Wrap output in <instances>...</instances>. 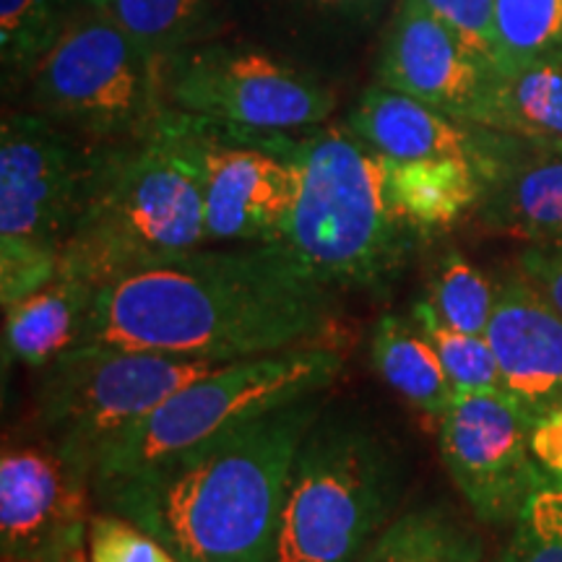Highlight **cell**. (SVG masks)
Returning a JSON list of instances; mask_svg holds the SVG:
<instances>
[{"instance_id":"obj_1","label":"cell","mask_w":562,"mask_h":562,"mask_svg":"<svg viewBox=\"0 0 562 562\" xmlns=\"http://www.w3.org/2000/svg\"><path fill=\"white\" fill-rule=\"evenodd\" d=\"M331 292L279 243L199 248L97 290L79 347L220 362L315 347Z\"/></svg>"},{"instance_id":"obj_20","label":"cell","mask_w":562,"mask_h":562,"mask_svg":"<svg viewBox=\"0 0 562 562\" xmlns=\"http://www.w3.org/2000/svg\"><path fill=\"white\" fill-rule=\"evenodd\" d=\"M370 351L383 383L419 412L440 419L453 404L456 391L448 372L414 321L385 313L372 331Z\"/></svg>"},{"instance_id":"obj_6","label":"cell","mask_w":562,"mask_h":562,"mask_svg":"<svg viewBox=\"0 0 562 562\" xmlns=\"http://www.w3.org/2000/svg\"><path fill=\"white\" fill-rule=\"evenodd\" d=\"M21 91L26 110L97 144L144 136L167 112L159 55L89 5L68 19Z\"/></svg>"},{"instance_id":"obj_2","label":"cell","mask_w":562,"mask_h":562,"mask_svg":"<svg viewBox=\"0 0 562 562\" xmlns=\"http://www.w3.org/2000/svg\"><path fill=\"white\" fill-rule=\"evenodd\" d=\"M321 414L313 393L94 490L180 562H271L292 461Z\"/></svg>"},{"instance_id":"obj_15","label":"cell","mask_w":562,"mask_h":562,"mask_svg":"<svg viewBox=\"0 0 562 562\" xmlns=\"http://www.w3.org/2000/svg\"><path fill=\"white\" fill-rule=\"evenodd\" d=\"M476 128L480 227L526 245H562V144Z\"/></svg>"},{"instance_id":"obj_23","label":"cell","mask_w":562,"mask_h":562,"mask_svg":"<svg viewBox=\"0 0 562 562\" xmlns=\"http://www.w3.org/2000/svg\"><path fill=\"white\" fill-rule=\"evenodd\" d=\"M360 562H484L472 529L442 508L406 510L378 533Z\"/></svg>"},{"instance_id":"obj_24","label":"cell","mask_w":562,"mask_h":562,"mask_svg":"<svg viewBox=\"0 0 562 562\" xmlns=\"http://www.w3.org/2000/svg\"><path fill=\"white\" fill-rule=\"evenodd\" d=\"M497 70L562 66V0H495Z\"/></svg>"},{"instance_id":"obj_27","label":"cell","mask_w":562,"mask_h":562,"mask_svg":"<svg viewBox=\"0 0 562 562\" xmlns=\"http://www.w3.org/2000/svg\"><path fill=\"white\" fill-rule=\"evenodd\" d=\"M412 321L425 334V339L438 351L442 368L448 372L456 393L497 391L501 389V368H497L495 351L484 336L463 334L446 326L427 300L414 302Z\"/></svg>"},{"instance_id":"obj_22","label":"cell","mask_w":562,"mask_h":562,"mask_svg":"<svg viewBox=\"0 0 562 562\" xmlns=\"http://www.w3.org/2000/svg\"><path fill=\"white\" fill-rule=\"evenodd\" d=\"M81 5L104 13L159 58L214 40L222 26L220 0H81Z\"/></svg>"},{"instance_id":"obj_10","label":"cell","mask_w":562,"mask_h":562,"mask_svg":"<svg viewBox=\"0 0 562 562\" xmlns=\"http://www.w3.org/2000/svg\"><path fill=\"white\" fill-rule=\"evenodd\" d=\"M104 144L32 110L0 128V237L63 248L87 201Z\"/></svg>"},{"instance_id":"obj_25","label":"cell","mask_w":562,"mask_h":562,"mask_svg":"<svg viewBox=\"0 0 562 562\" xmlns=\"http://www.w3.org/2000/svg\"><path fill=\"white\" fill-rule=\"evenodd\" d=\"M79 9V0H0V60L5 89L24 87L26 76Z\"/></svg>"},{"instance_id":"obj_36","label":"cell","mask_w":562,"mask_h":562,"mask_svg":"<svg viewBox=\"0 0 562 562\" xmlns=\"http://www.w3.org/2000/svg\"><path fill=\"white\" fill-rule=\"evenodd\" d=\"M79 5H81V0H79Z\"/></svg>"},{"instance_id":"obj_13","label":"cell","mask_w":562,"mask_h":562,"mask_svg":"<svg viewBox=\"0 0 562 562\" xmlns=\"http://www.w3.org/2000/svg\"><path fill=\"white\" fill-rule=\"evenodd\" d=\"M94 459L53 438L0 456L3 562H58L87 542Z\"/></svg>"},{"instance_id":"obj_26","label":"cell","mask_w":562,"mask_h":562,"mask_svg":"<svg viewBox=\"0 0 562 562\" xmlns=\"http://www.w3.org/2000/svg\"><path fill=\"white\" fill-rule=\"evenodd\" d=\"M497 284L490 281L459 248H446L432 266L427 281V305L435 315L463 334L484 336L495 311Z\"/></svg>"},{"instance_id":"obj_7","label":"cell","mask_w":562,"mask_h":562,"mask_svg":"<svg viewBox=\"0 0 562 562\" xmlns=\"http://www.w3.org/2000/svg\"><path fill=\"white\" fill-rule=\"evenodd\" d=\"M341 362V351L328 344L224 362L112 440L97 459L94 484L138 472L245 419L321 393L336 381Z\"/></svg>"},{"instance_id":"obj_9","label":"cell","mask_w":562,"mask_h":562,"mask_svg":"<svg viewBox=\"0 0 562 562\" xmlns=\"http://www.w3.org/2000/svg\"><path fill=\"white\" fill-rule=\"evenodd\" d=\"M161 83L167 110L250 131H311L336 110V91L307 70L214 40L165 55Z\"/></svg>"},{"instance_id":"obj_32","label":"cell","mask_w":562,"mask_h":562,"mask_svg":"<svg viewBox=\"0 0 562 562\" xmlns=\"http://www.w3.org/2000/svg\"><path fill=\"white\" fill-rule=\"evenodd\" d=\"M516 271L562 315V245H526Z\"/></svg>"},{"instance_id":"obj_8","label":"cell","mask_w":562,"mask_h":562,"mask_svg":"<svg viewBox=\"0 0 562 562\" xmlns=\"http://www.w3.org/2000/svg\"><path fill=\"white\" fill-rule=\"evenodd\" d=\"M220 360L112 347H76L50 364L37 396V422L47 438L100 459V453L151 409L199 381Z\"/></svg>"},{"instance_id":"obj_28","label":"cell","mask_w":562,"mask_h":562,"mask_svg":"<svg viewBox=\"0 0 562 562\" xmlns=\"http://www.w3.org/2000/svg\"><path fill=\"white\" fill-rule=\"evenodd\" d=\"M501 562H562V484L547 480L513 521Z\"/></svg>"},{"instance_id":"obj_18","label":"cell","mask_w":562,"mask_h":562,"mask_svg":"<svg viewBox=\"0 0 562 562\" xmlns=\"http://www.w3.org/2000/svg\"><path fill=\"white\" fill-rule=\"evenodd\" d=\"M94 297V284L60 269L45 290L5 307V360L32 370L50 368L81 344Z\"/></svg>"},{"instance_id":"obj_31","label":"cell","mask_w":562,"mask_h":562,"mask_svg":"<svg viewBox=\"0 0 562 562\" xmlns=\"http://www.w3.org/2000/svg\"><path fill=\"white\" fill-rule=\"evenodd\" d=\"M442 24L492 60L495 53V0H419ZM495 66V63H492Z\"/></svg>"},{"instance_id":"obj_21","label":"cell","mask_w":562,"mask_h":562,"mask_svg":"<svg viewBox=\"0 0 562 562\" xmlns=\"http://www.w3.org/2000/svg\"><path fill=\"white\" fill-rule=\"evenodd\" d=\"M472 125L562 144V66L495 68Z\"/></svg>"},{"instance_id":"obj_3","label":"cell","mask_w":562,"mask_h":562,"mask_svg":"<svg viewBox=\"0 0 562 562\" xmlns=\"http://www.w3.org/2000/svg\"><path fill=\"white\" fill-rule=\"evenodd\" d=\"M206 245L201 136L167 110L144 136L104 144L60 269L97 290Z\"/></svg>"},{"instance_id":"obj_12","label":"cell","mask_w":562,"mask_h":562,"mask_svg":"<svg viewBox=\"0 0 562 562\" xmlns=\"http://www.w3.org/2000/svg\"><path fill=\"white\" fill-rule=\"evenodd\" d=\"M533 419L497 391L456 393L440 417V456L482 524H513L547 474L531 448Z\"/></svg>"},{"instance_id":"obj_19","label":"cell","mask_w":562,"mask_h":562,"mask_svg":"<svg viewBox=\"0 0 562 562\" xmlns=\"http://www.w3.org/2000/svg\"><path fill=\"white\" fill-rule=\"evenodd\" d=\"M389 180L398 211L422 237L456 227L469 214H474L482 195L476 154L414 161L389 159Z\"/></svg>"},{"instance_id":"obj_5","label":"cell","mask_w":562,"mask_h":562,"mask_svg":"<svg viewBox=\"0 0 562 562\" xmlns=\"http://www.w3.org/2000/svg\"><path fill=\"white\" fill-rule=\"evenodd\" d=\"M402 492V461L368 422L318 417L294 456L271 562H360Z\"/></svg>"},{"instance_id":"obj_29","label":"cell","mask_w":562,"mask_h":562,"mask_svg":"<svg viewBox=\"0 0 562 562\" xmlns=\"http://www.w3.org/2000/svg\"><path fill=\"white\" fill-rule=\"evenodd\" d=\"M60 271V250L21 237H0V302L3 307L45 290Z\"/></svg>"},{"instance_id":"obj_34","label":"cell","mask_w":562,"mask_h":562,"mask_svg":"<svg viewBox=\"0 0 562 562\" xmlns=\"http://www.w3.org/2000/svg\"><path fill=\"white\" fill-rule=\"evenodd\" d=\"M315 5L323 11H336V13H370L378 5H383L385 0H313Z\"/></svg>"},{"instance_id":"obj_11","label":"cell","mask_w":562,"mask_h":562,"mask_svg":"<svg viewBox=\"0 0 562 562\" xmlns=\"http://www.w3.org/2000/svg\"><path fill=\"white\" fill-rule=\"evenodd\" d=\"M195 117L201 136L206 243H279L297 203L294 133L250 131Z\"/></svg>"},{"instance_id":"obj_33","label":"cell","mask_w":562,"mask_h":562,"mask_svg":"<svg viewBox=\"0 0 562 562\" xmlns=\"http://www.w3.org/2000/svg\"><path fill=\"white\" fill-rule=\"evenodd\" d=\"M531 448L547 480L562 484V402L533 419Z\"/></svg>"},{"instance_id":"obj_4","label":"cell","mask_w":562,"mask_h":562,"mask_svg":"<svg viewBox=\"0 0 562 562\" xmlns=\"http://www.w3.org/2000/svg\"><path fill=\"white\" fill-rule=\"evenodd\" d=\"M300 193L279 245L328 290L383 292L422 235L391 193L389 159L344 125L294 133Z\"/></svg>"},{"instance_id":"obj_14","label":"cell","mask_w":562,"mask_h":562,"mask_svg":"<svg viewBox=\"0 0 562 562\" xmlns=\"http://www.w3.org/2000/svg\"><path fill=\"white\" fill-rule=\"evenodd\" d=\"M492 74V60L469 47L419 0L398 3L375 63L378 83L461 123H474Z\"/></svg>"},{"instance_id":"obj_30","label":"cell","mask_w":562,"mask_h":562,"mask_svg":"<svg viewBox=\"0 0 562 562\" xmlns=\"http://www.w3.org/2000/svg\"><path fill=\"white\" fill-rule=\"evenodd\" d=\"M87 552L89 562H180L149 531L110 510L91 516Z\"/></svg>"},{"instance_id":"obj_16","label":"cell","mask_w":562,"mask_h":562,"mask_svg":"<svg viewBox=\"0 0 562 562\" xmlns=\"http://www.w3.org/2000/svg\"><path fill=\"white\" fill-rule=\"evenodd\" d=\"M501 368V389L537 419L562 402V315L513 271L497 281L484 331Z\"/></svg>"},{"instance_id":"obj_35","label":"cell","mask_w":562,"mask_h":562,"mask_svg":"<svg viewBox=\"0 0 562 562\" xmlns=\"http://www.w3.org/2000/svg\"><path fill=\"white\" fill-rule=\"evenodd\" d=\"M58 562H89V552H87V542L74 547L68 554H63V558Z\"/></svg>"},{"instance_id":"obj_17","label":"cell","mask_w":562,"mask_h":562,"mask_svg":"<svg viewBox=\"0 0 562 562\" xmlns=\"http://www.w3.org/2000/svg\"><path fill=\"white\" fill-rule=\"evenodd\" d=\"M347 128L391 161L476 154L480 128L430 104L383 87L364 89L347 115Z\"/></svg>"}]
</instances>
